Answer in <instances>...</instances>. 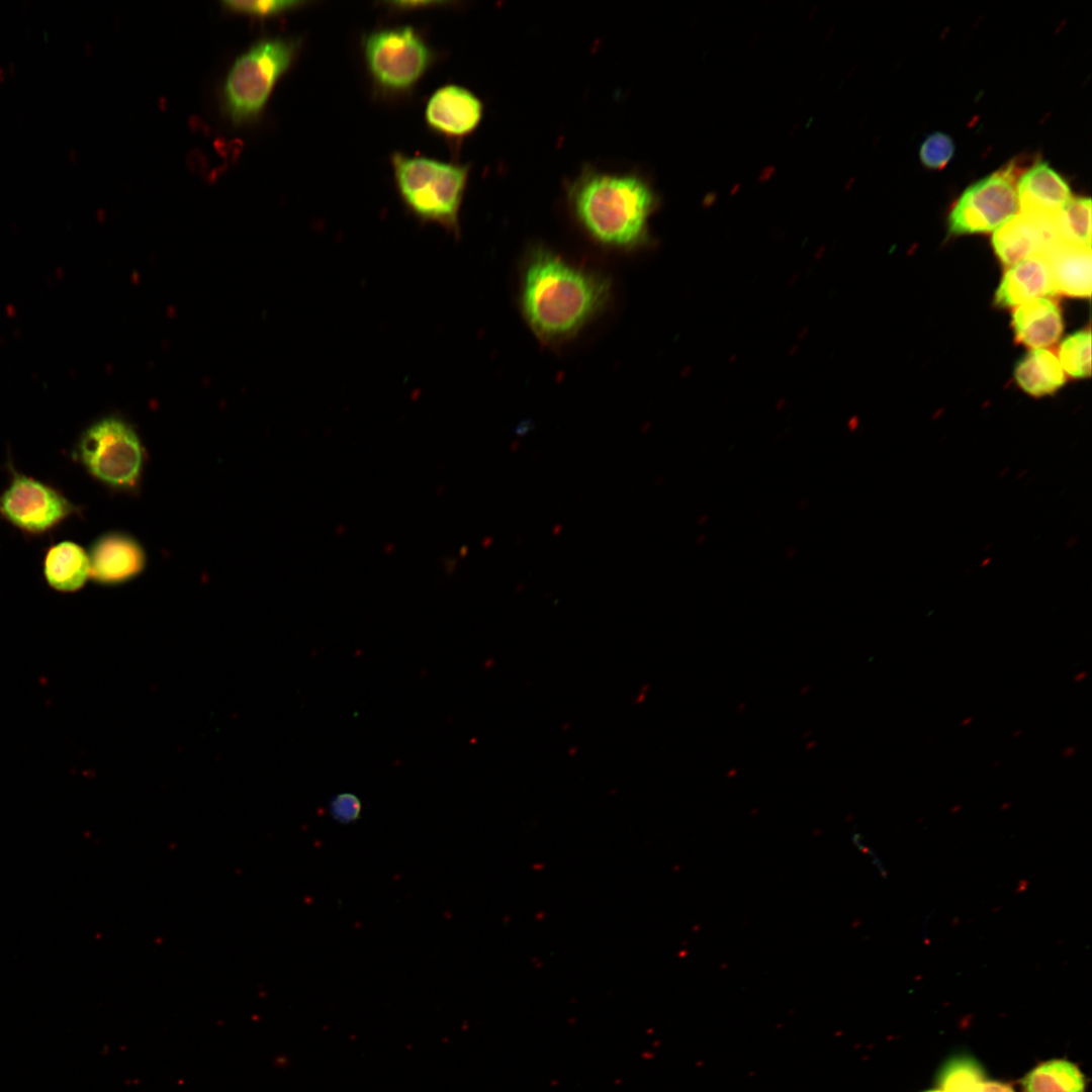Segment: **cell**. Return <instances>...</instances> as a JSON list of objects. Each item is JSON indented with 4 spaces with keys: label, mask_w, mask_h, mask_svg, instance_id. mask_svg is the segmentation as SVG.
I'll use <instances>...</instances> for the list:
<instances>
[{
    "label": "cell",
    "mask_w": 1092,
    "mask_h": 1092,
    "mask_svg": "<svg viewBox=\"0 0 1092 1092\" xmlns=\"http://www.w3.org/2000/svg\"><path fill=\"white\" fill-rule=\"evenodd\" d=\"M440 4H445V3L444 2H436V1H399V2H392V5H393L394 8L402 9V10L426 8L428 6H435V5H440Z\"/></svg>",
    "instance_id": "obj_26"
},
{
    "label": "cell",
    "mask_w": 1092,
    "mask_h": 1092,
    "mask_svg": "<svg viewBox=\"0 0 1092 1092\" xmlns=\"http://www.w3.org/2000/svg\"><path fill=\"white\" fill-rule=\"evenodd\" d=\"M75 456L93 478L116 489L134 486L144 465L138 434L127 422L113 416L94 422L81 434Z\"/></svg>",
    "instance_id": "obj_5"
},
{
    "label": "cell",
    "mask_w": 1092,
    "mask_h": 1092,
    "mask_svg": "<svg viewBox=\"0 0 1092 1092\" xmlns=\"http://www.w3.org/2000/svg\"><path fill=\"white\" fill-rule=\"evenodd\" d=\"M1049 263L1043 254H1035L1006 269L996 289L997 307H1016L1026 301L1056 295Z\"/></svg>",
    "instance_id": "obj_13"
},
{
    "label": "cell",
    "mask_w": 1092,
    "mask_h": 1092,
    "mask_svg": "<svg viewBox=\"0 0 1092 1092\" xmlns=\"http://www.w3.org/2000/svg\"><path fill=\"white\" fill-rule=\"evenodd\" d=\"M610 295L606 276L575 266L544 247L528 253L521 274L520 305L541 341L559 343L575 336L604 309Z\"/></svg>",
    "instance_id": "obj_1"
},
{
    "label": "cell",
    "mask_w": 1092,
    "mask_h": 1092,
    "mask_svg": "<svg viewBox=\"0 0 1092 1092\" xmlns=\"http://www.w3.org/2000/svg\"><path fill=\"white\" fill-rule=\"evenodd\" d=\"M1020 174L1015 162H1010L966 188L948 213V234L989 233L1017 214L1016 182Z\"/></svg>",
    "instance_id": "obj_7"
},
{
    "label": "cell",
    "mask_w": 1092,
    "mask_h": 1092,
    "mask_svg": "<svg viewBox=\"0 0 1092 1092\" xmlns=\"http://www.w3.org/2000/svg\"><path fill=\"white\" fill-rule=\"evenodd\" d=\"M366 68L374 84L384 92L403 93L428 71L433 52L412 26L373 31L363 39Z\"/></svg>",
    "instance_id": "obj_6"
},
{
    "label": "cell",
    "mask_w": 1092,
    "mask_h": 1092,
    "mask_svg": "<svg viewBox=\"0 0 1092 1092\" xmlns=\"http://www.w3.org/2000/svg\"><path fill=\"white\" fill-rule=\"evenodd\" d=\"M1019 212L1054 216L1073 197L1067 181L1046 162L1034 163L1016 182Z\"/></svg>",
    "instance_id": "obj_12"
},
{
    "label": "cell",
    "mask_w": 1092,
    "mask_h": 1092,
    "mask_svg": "<svg viewBox=\"0 0 1092 1092\" xmlns=\"http://www.w3.org/2000/svg\"><path fill=\"white\" fill-rule=\"evenodd\" d=\"M332 817L340 823L354 822L361 813L360 800L351 793H342L335 796L330 803Z\"/></svg>",
    "instance_id": "obj_24"
},
{
    "label": "cell",
    "mask_w": 1092,
    "mask_h": 1092,
    "mask_svg": "<svg viewBox=\"0 0 1092 1092\" xmlns=\"http://www.w3.org/2000/svg\"><path fill=\"white\" fill-rule=\"evenodd\" d=\"M954 154V144L947 134L935 131L929 134L922 143L919 157L922 164L929 169H942L950 161Z\"/></svg>",
    "instance_id": "obj_23"
},
{
    "label": "cell",
    "mask_w": 1092,
    "mask_h": 1092,
    "mask_svg": "<svg viewBox=\"0 0 1092 1092\" xmlns=\"http://www.w3.org/2000/svg\"><path fill=\"white\" fill-rule=\"evenodd\" d=\"M973 1092H1014V1090L1007 1084L997 1081H982L977 1085Z\"/></svg>",
    "instance_id": "obj_25"
},
{
    "label": "cell",
    "mask_w": 1092,
    "mask_h": 1092,
    "mask_svg": "<svg viewBox=\"0 0 1092 1092\" xmlns=\"http://www.w3.org/2000/svg\"><path fill=\"white\" fill-rule=\"evenodd\" d=\"M1011 327L1018 343L1031 349H1046L1060 339L1064 321L1054 299L1039 297L1013 308Z\"/></svg>",
    "instance_id": "obj_15"
},
{
    "label": "cell",
    "mask_w": 1092,
    "mask_h": 1092,
    "mask_svg": "<svg viewBox=\"0 0 1092 1092\" xmlns=\"http://www.w3.org/2000/svg\"><path fill=\"white\" fill-rule=\"evenodd\" d=\"M1085 672H1081L1080 674L1076 675L1075 680H1081L1083 677H1085Z\"/></svg>",
    "instance_id": "obj_27"
},
{
    "label": "cell",
    "mask_w": 1092,
    "mask_h": 1092,
    "mask_svg": "<svg viewBox=\"0 0 1092 1092\" xmlns=\"http://www.w3.org/2000/svg\"><path fill=\"white\" fill-rule=\"evenodd\" d=\"M483 104L470 90L455 84L438 88L429 98L425 119L437 133L457 139L470 134L480 123Z\"/></svg>",
    "instance_id": "obj_9"
},
{
    "label": "cell",
    "mask_w": 1092,
    "mask_h": 1092,
    "mask_svg": "<svg viewBox=\"0 0 1092 1092\" xmlns=\"http://www.w3.org/2000/svg\"><path fill=\"white\" fill-rule=\"evenodd\" d=\"M1059 362L1064 372L1073 378L1091 374V332L1082 330L1069 335L1060 345Z\"/></svg>",
    "instance_id": "obj_20"
},
{
    "label": "cell",
    "mask_w": 1092,
    "mask_h": 1092,
    "mask_svg": "<svg viewBox=\"0 0 1092 1092\" xmlns=\"http://www.w3.org/2000/svg\"><path fill=\"white\" fill-rule=\"evenodd\" d=\"M391 165L405 207L420 220L458 235L468 166L400 153L393 154Z\"/></svg>",
    "instance_id": "obj_4"
},
{
    "label": "cell",
    "mask_w": 1092,
    "mask_h": 1092,
    "mask_svg": "<svg viewBox=\"0 0 1092 1092\" xmlns=\"http://www.w3.org/2000/svg\"><path fill=\"white\" fill-rule=\"evenodd\" d=\"M568 207L595 242L616 249L640 247L649 238V219L660 199L649 181L635 173L583 168L566 187Z\"/></svg>",
    "instance_id": "obj_2"
},
{
    "label": "cell",
    "mask_w": 1092,
    "mask_h": 1092,
    "mask_svg": "<svg viewBox=\"0 0 1092 1092\" xmlns=\"http://www.w3.org/2000/svg\"><path fill=\"white\" fill-rule=\"evenodd\" d=\"M298 49L297 38L268 36L256 40L235 59L219 91L221 113L233 126H247L259 120Z\"/></svg>",
    "instance_id": "obj_3"
},
{
    "label": "cell",
    "mask_w": 1092,
    "mask_h": 1092,
    "mask_svg": "<svg viewBox=\"0 0 1092 1092\" xmlns=\"http://www.w3.org/2000/svg\"><path fill=\"white\" fill-rule=\"evenodd\" d=\"M983 1080L979 1063L969 1057L949 1060L938 1074V1085L943 1092H973Z\"/></svg>",
    "instance_id": "obj_21"
},
{
    "label": "cell",
    "mask_w": 1092,
    "mask_h": 1092,
    "mask_svg": "<svg viewBox=\"0 0 1092 1092\" xmlns=\"http://www.w3.org/2000/svg\"><path fill=\"white\" fill-rule=\"evenodd\" d=\"M1018 386L1027 394L1041 397L1055 393L1065 381L1058 357L1048 349H1032L1014 368Z\"/></svg>",
    "instance_id": "obj_17"
},
{
    "label": "cell",
    "mask_w": 1092,
    "mask_h": 1092,
    "mask_svg": "<svg viewBox=\"0 0 1092 1092\" xmlns=\"http://www.w3.org/2000/svg\"><path fill=\"white\" fill-rule=\"evenodd\" d=\"M304 4L301 1H223L221 7L232 13L256 18L275 17Z\"/></svg>",
    "instance_id": "obj_22"
},
{
    "label": "cell",
    "mask_w": 1092,
    "mask_h": 1092,
    "mask_svg": "<svg viewBox=\"0 0 1092 1092\" xmlns=\"http://www.w3.org/2000/svg\"><path fill=\"white\" fill-rule=\"evenodd\" d=\"M8 486L0 494V517L20 531L41 535L79 509L55 487L10 467Z\"/></svg>",
    "instance_id": "obj_8"
},
{
    "label": "cell",
    "mask_w": 1092,
    "mask_h": 1092,
    "mask_svg": "<svg viewBox=\"0 0 1092 1092\" xmlns=\"http://www.w3.org/2000/svg\"><path fill=\"white\" fill-rule=\"evenodd\" d=\"M1025 1092H1084V1076L1071 1062L1052 1060L1031 1070L1023 1080Z\"/></svg>",
    "instance_id": "obj_18"
},
{
    "label": "cell",
    "mask_w": 1092,
    "mask_h": 1092,
    "mask_svg": "<svg viewBox=\"0 0 1092 1092\" xmlns=\"http://www.w3.org/2000/svg\"><path fill=\"white\" fill-rule=\"evenodd\" d=\"M90 577L101 584H117L139 575L146 566V554L131 536L108 532L90 546Z\"/></svg>",
    "instance_id": "obj_10"
},
{
    "label": "cell",
    "mask_w": 1092,
    "mask_h": 1092,
    "mask_svg": "<svg viewBox=\"0 0 1092 1092\" xmlns=\"http://www.w3.org/2000/svg\"><path fill=\"white\" fill-rule=\"evenodd\" d=\"M1045 257L1057 293L1074 297L1091 295V249L1056 239L1041 253Z\"/></svg>",
    "instance_id": "obj_14"
},
{
    "label": "cell",
    "mask_w": 1092,
    "mask_h": 1092,
    "mask_svg": "<svg viewBox=\"0 0 1092 1092\" xmlns=\"http://www.w3.org/2000/svg\"><path fill=\"white\" fill-rule=\"evenodd\" d=\"M43 575L57 590H77L90 576L88 553L75 542L61 541L48 549L43 559Z\"/></svg>",
    "instance_id": "obj_16"
},
{
    "label": "cell",
    "mask_w": 1092,
    "mask_h": 1092,
    "mask_svg": "<svg viewBox=\"0 0 1092 1092\" xmlns=\"http://www.w3.org/2000/svg\"><path fill=\"white\" fill-rule=\"evenodd\" d=\"M1054 224L1062 241L1091 249V199L1072 197L1054 215Z\"/></svg>",
    "instance_id": "obj_19"
},
{
    "label": "cell",
    "mask_w": 1092,
    "mask_h": 1092,
    "mask_svg": "<svg viewBox=\"0 0 1092 1092\" xmlns=\"http://www.w3.org/2000/svg\"><path fill=\"white\" fill-rule=\"evenodd\" d=\"M926 1092H943V1091L940 1090V1089H937V1090H930V1091H926Z\"/></svg>",
    "instance_id": "obj_28"
},
{
    "label": "cell",
    "mask_w": 1092,
    "mask_h": 1092,
    "mask_svg": "<svg viewBox=\"0 0 1092 1092\" xmlns=\"http://www.w3.org/2000/svg\"><path fill=\"white\" fill-rule=\"evenodd\" d=\"M1059 239L1054 216H1035L1018 212L992 235V246L1002 265L1009 268L1023 259L1043 252Z\"/></svg>",
    "instance_id": "obj_11"
}]
</instances>
